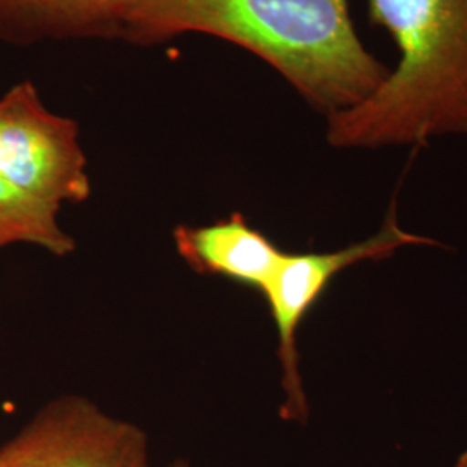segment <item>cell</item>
Returning a JSON list of instances; mask_svg holds the SVG:
<instances>
[{
    "mask_svg": "<svg viewBox=\"0 0 467 467\" xmlns=\"http://www.w3.org/2000/svg\"><path fill=\"white\" fill-rule=\"evenodd\" d=\"M129 0H0V40L26 47L46 40L121 38Z\"/></svg>",
    "mask_w": 467,
    "mask_h": 467,
    "instance_id": "7",
    "label": "cell"
},
{
    "mask_svg": "<svg viewBox=\"0 0 467 467\" xmlns=\"http://www.w3.org/2000/svg\"><path fill=\"white\" fill-rule=\"evenodd\" d=\"M191 32L250 50L326 118L368 99L389 71L348 0H129L121 38L150 46Z\"/></svg>",
    "mask_w": 467,
    "mask_h": 467,
    "instance_id": "1",
    "label": "cell"
},
{
    "mask_svg": "<svg viewBox=\"0 0 467 467\" xmlns=\"http://www.w3.org/2000/svg\"><path fill=\"white\" fill-rule=\"evenodd\" d=\"M433 244V241L405 233L397 222V210L391 204L379 233L362 243L331 253H285L279 265L262 289L274 318L283 368V391L285 400L281 416L285 420H306L308 405L300 374V355L296 334L303 318L326 293L334 277L360 262L383 260L403 246Z\"/></svg>",
    "mask_w": 467,
    "mask_h": 467,
    "instance_id": "5",
    "label": "cell"
},
{
    "mask_svg": "<svg viewBox=\"0 0 467 467\" xmlns=\"http://www.w3.org/2000/svg\"><path fill=\"white\" fill-rule=\"evenodd\" d=\"M0 467H150V436L96 401L65 395L0 447Z\"/></svg>",
    "mask_w": 467,
    "mask_h": 467,
    "instance_id": "4",
    "label": "cell"
},
{
    "mask_svg": "<svg viewBox=\"0 0 467 467\" xmlns=\"http://www.w3.org/2000/svg\"><path fill=\"white\" fill-rule=\"evenodd\" d=\"M368 19L391 36L399 63L368 99L326 118L327 142L379 150L467 137V0H368Z\"/></svg>",
    "mask_w": 467,
    "mask_h": 467,
    "instance_id": "2",
    "label": "cell"
},
{
    "mask_svg": "<svg viewBox=\"0 0 467 467\" xmlns=\"http://www.w3.org/2000/svg\"><path fill=\"white\" fill-rule=\"evenodd\" d=\"M168 467H192V464H191V461H187V459L179 457V459L171 461V462H170V466Z\"/></svg>",
    "mask_w": 467,
    "mask_h": 467,
    "instance_id": "9",
    "label": "cell"
},
{
    "mask_svg": "<svg viewBox=\"0 0 467 467\" xmlns=\"http://www.w3.org/2000/svg\"><path fill=\"white\" fill-rule=\"evenodd\" d=\"M57 213L25 196L0 175V251L28 244L59 258L71 254L77 243L59 225Z\"/></svg>",
    "mask_w": 467,
    "mask_h": 467,
    "instance_id": "8",
    "label": "cell"
},
{
    "mask_svg": "<svg viewBox=\"0 0 467 467\" xmlns=\"http://www.w3.org/2000/svg\"><path fill=\"white\" fill-rule=\"evenodd\" d=\"M173 243L181 258L196 272L260 291L284 254L241 213L208 225H179L173 231Z\"/></svg>",
    "mask_w": 467,
    "mask_h": 467,
    "instance_id": "6",
    "label": "cell"
},
{
    "mask_svg": "<svg viewBox=\"0 0 467 467\" xmlns=\"http://www.w3.org/2000/svg\"><path fill=\"white\" fill-rule=\"evenodd\" d=\"M453 467H467V449L462 451V455L457 459V462H455Z\"/></svg>",
    "mask_w": 467,
    "mask_h": 467,
    "instance_id": "10",
    "label": "cell"
},
{
    "mask_svg": "<svg viewBox=\"0 0 467 467\" xmlns=\"http://www.w3.org/2000/svg\"><path fill=\"white\" fill-rule=\"evenodd\" d=\"M0 175L56 212L90 198L78 125L50 113L32 82L0 98Z\"/></svg>",
    "mask_w": 467,
    "mask_h": 467,
    "instance_id": "3",
    "label": "cell"
}]
</instances>
